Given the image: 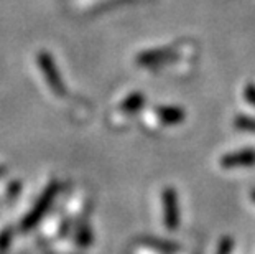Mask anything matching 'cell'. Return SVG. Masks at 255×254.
I'll list each match as a JSON object with an SVG mask.
<instances>
[{
	"mask_svg": "<svg viewBox=\"0 0 255 254\" xmlns=\"http://www.w3.org/2000/svg\"><path fill=\"white\" fill-rule=\"evenodd\" d=\"M176 58H178V51L173 50V48H158V50H150L138 55L135 58V61L143 68H153V66H160V64L170 63Z\"/></svg>",
	"mask_w": 255,
	"mask_h": 254,
	"instance_id": "obj_2",
	"label": "cell"
},
{
	"mask_svg": "<svg viewBox=\"0 0 255 254\" xmlns=\"http://www.w3.org/2000/svg\"><path fill=\"white\" fill-rule=\"evenodd\" d=\"M38 66H40V71L43 74V78H45L46 84L50 86V89L55 93L59 98H64L68 93L66 86L63 83V78L61 74L58 71V66L55 63V59L50 55L48 51H40L38 53Z\"/></svg>",
	"mask_w": 255,
	"mask_h": 254,
	"instance_id": "obj_1",
	"label": "cell"
},
{
	"mask_svg": "<svg viewBox=\"0 0 255 254\" xmlns=\"http://www.w3.org/2000/svg\"><path fill=\"white\" fill-rule=\"evenodd\" d=\"M143 106H145V94L143 93H133L122 101L121 109L124 112H127V114H133V112H138Z\"/></svg>",
	"mask_w": 255,
	"mask_h": 254,
	"instance_id": "obj_6",
	"label": "cell"
},
{
	"mask_svg": "<svg viewBox=\"0 0 255 254\" xmlns=\"http://www.w3.org/2000/svg\"><path fill=\"white\" fill-rule=\"evenodd\" d=\"M252 200L255 202V190H252Z\"/></svg>",
	"mask_w": 255,
	"mask_h": 254,
	"instance_id": "obj_10",
	"label": "cell"
},
{
	"mask_svg": "<svg viewBox=\"0 0 255 254\" xmlns=\"http://www.w3.org/2000/svg\"><path fill=\"white\" fill-rule=\"evenodd\" d=\"M156 114H158V119L166 126H176L184 121V111L178 106H160L156 109Z\"/></svg>",
	"mask_w": 255,
	"mask_h": 254,
	"instance_id": "obj_5",
	"label": "cell"
},
{
	"mask_svg": "<svg viewBox=\"0 0 255 254\" xmlns=\"http://www.w3.org/2000/svg\"><path fill=\"white\" fill-rule=\"evenodd\" d=\"M231 246H232V243H231V240H226L221 243V246H219V254H229V251H231Z\"/></svg>",
	"mask_w": 255,
	"mask_h": 254,
	"instance_id": "obj_9",
	"label": "cell"
},
{
	"mask_svg": "<svg viewBox=\"0 0 255 254\" xmlns=\"http://www.w3.org/2000/svg\"><path fill=\"white\" fill-rule=\"evenodd\" d=\"M163 212H165V226L168 230H176L180 213H178V198L173 188L163 190Z\"/></svg>",
	"mask_w": 255,
	"mask_h": 254,
	"instance_id": "obj_4",
	"label": "cell"
},
{
	"mask_svg": "<svg viewBox=\"0 0 255 254\" xmlns=\"http://www.w3.org/2000/svg\"><path fill=\"white\" fill-rule=\"evenodd\" d=\"M234 126L241 129L244 132H252L255 134V119L249 116H237L234 121Z\"/></svg>",
	"mask_w": 255,
	"mask_h": 254,
	"instance_id": "obj_7",
	"label": "cell"
},
{
	"mask_svg": "<svg viewBox=\"0 0 255 254\" xmlns=\"http://www.w3.org/2000/svg\"><path fill=\"white\" fill-rule=\"evenodd\" d=\"M255 165V150L254 149H242L236 152L226 154L221 159L222 169H239V167H252Z\"/></svg>",
	"mask_w": 255,
	"mask_h": 254,
	"instance_id": "obj_3",
	"label": "cell"
},
{
	"mask_svg": "<svg viewBox=\"0 0 255 254\" xmlns=\"http://www.w3.org/2000/svg\"><path fill=\"white\" fill-rule=\"evenodd\" d=\"M244 98H246L247 102H251V104L255 107V84L251 83L244 88Z\"/></svg>",
	"mask_w": 255,
	"mask_h": 254,
	"instance_id": "obj_8",
	"label": "cell"
}]
</instances>
